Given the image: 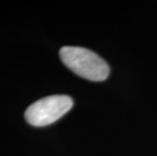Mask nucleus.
Segmentation results:
<instances>
[{
	"label": "nucleus",
	"instance_id": "nucleus-1",
	"mask_svg": "<svg viewBox=\"0 0 157 156\" xmlns=\"http://www.w3.org/2000/svg\"><path fill=\"white\" fill-rule=\"evenodd\" d=\"M60 58L72 72L90 81H103L109 74L106 62L88 49L63 47L60 50Z\"/></svg>",
	"mask_w": 157,
	"mask_h": 156
},
{
	"label": "nucleus",
	"instance_id": "nucleus-2",
	"mask_svg": "<svg viewBox=\"0 0 157 156\" xmlns=\"http://www.w3.org/2000/svg\"><path fill=\"white\" fill-rule=\"evenodd\" d=\"M72 98L68 95H51L35 101L26 108L25 118L35 127L51 125L71 109Z\"/></svg>",
	"mask_w": 157,
	"mask_h": 156
}]
</instances>
